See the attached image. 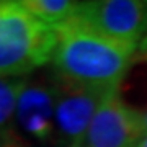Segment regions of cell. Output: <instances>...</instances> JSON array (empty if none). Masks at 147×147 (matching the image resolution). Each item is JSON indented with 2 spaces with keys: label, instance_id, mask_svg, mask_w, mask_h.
I'll return each instance as SVG.
<instances>
[{
  "label": "cell",
  "instance_id": "1",
  "mask_svg": "<svg viewBox=\"0 0 147 147\" xmlns=\"http://www.w3.org/2000/svg\"><path fill=\"white\" fill-rule=\"evenodd\" d=\"M54 31L57 36L53 53L56 75L95 90L119 88L137 46L95 34L72 20Z\"/></svg>",
  "mask_w": 147,
  "mask_h": 147
},
{
  "label": "cell",
  "instance_id": "2",
  "mask_svg": "<svg viewBox=\"0 0 147 147\" xmlns=\"http://www.w3.org/2000/svg\"><path fill=\"white\" fill-rule=\"evenodd\" d=\"M56 31L21 0H0V77H26L53 59Z\"/></svg>",
  "mask_w": 147,
  "mask_h": 147
},
{
  "label": "cell",
  "instance_id": "3",
  "mask_svg": "<svg viewBox=\"0 0 147 147\" xmlns=\"http://www.w3.org/2000/svg\"><path fill=\"white\" fill-rule=\"evenodd\" d=\"M72 21L115 41L139 46L147 31V2L93 0L79 2Z\"/></svg>",
  "mask_w": 147,
  "mask_h": 147
},
{
  "label": "cell",
  "instance_id": "4",
  "mask_svg": "<svg viewBox=\"0 0 147 147\" xmlns=\"http://www.w3.org/2000/svg\"><path fill=\"white\" fill-rule=\"evenodd\" d=\"M56 123L54 142L61 147L84 144L101 101L111 90H95L72 84L56 75ZM116 90V88H115Z\"/></svg>",
  "mask_w": 147,
  "mask_h": 147
},
{
  "label": "cell",
  "instance_id": "5",
  "mask_svg": "<svg viewBox=\"0 0 147 147\" xmlns=\"http://www.w3.org/2000/svg\"><path fill=\"white\" fill-rule=\"evenodd\" d=\"M142 137L141 115L127 105L121 96L119 88H116L101 101L82 146L136 147Z\"/></svg>",
  "mask_w": 147,
  "mask_h": 147
},
{
  "label": "cell",
  "instance_id": "6",
  "mask_svg": "<svg viewBox=\"0 0 147 147\" xmlns=\"http://www.w3.org/2000/svg\"><path fill=\"white\" fill-rule=\"evenodd\" d=\"M56 98L57 93L54 82L44 84L28 79L18 100L13 129L18 127L23 137L36 142L54 141Z\"/></svg>",
  "mask_w": 147,
  "mask_h": 147
},
{
  "label": "cell",
  "instance_id": "7",
  "mask_svg": "<svg viewBox=\"0 0 147 147\" xmlns=\"http://www.w3.org/2000/svg\"><path fill=\"white\" fill-rule=\"evenodd\" d=\"M21 3L34 18L53 30L70 21L79 8V2L72 0H21Z\"/></svg>",
  "mask_w": 147,
  "mask_h": 147
},
{
  "label": "cell",
  "instance_id": "8",
  "mask_svg": "<svg viewBox=\"0 0 147 147\" xmlns=\"http://www.w3.org/2000/svg\"><path fill=\"white\" fill-rule=\"evenodd\" d=\"M26 77H0V136L13 132L16 106L21 92L28 84Z\"/></svg>",
  "mask_w": 147,
  "mask_h": 147
},
{
  "label": "cell",
  "instance_id": "9",
  "mask_svg": "<svg viewBox=\"0 0 147 147\" xmlns=\"http://www.w3.org/2000/svg\"><path fill=\"white\" fill-rule=\"evenodd\" d=\"M0 147H25L23 142L20 141V137L13 132H8V134H2L0 136Z\"/></svg>",
  "mask_w": 147,
  "mask_h": 147
},
{
  "label": "cell",
  "instance_id": "10",
  "mask_svg": "<svg viewBox=\"0 0 147 147\" xmlns=\"http://www.w3.org/2000/svg\"><path fill=\"white\" fill-rule=\"evenodd\" d=\"M139 53H141V56H144V57L147 59V33L144 34V38L141 39V42H139Z\"/></svg>",
  "mask_w": 147,
  "mask_h": 147
},
{
  "label": "cell",
  "instance_id": "11",
  "mask_svg": "<svg viewBox=\"0 0 147 147\" xmlns=\"http://www.w3.org/2000/svg\"><path fill=\"white\" fill-rule=\"evenodd\" d=\"M142 57H144V56H142ZM141 121H142V134L146 137L147 136V110L141 113ZM144 137H142V139H144Z\"/></svg>",
  "mask_w": 147,
  "mask_h": 147
},
{
  "label": "cell",
  "instance_id": "12",
  "mask_svg": "<svg viewBox=\"0 0 147 147\" xmlns=\"http://www.w3.org/2000/svg\"><path fill=\"white\" fill-rule=\"evenodd\" d=\"M136 147H147V136L144 137V139H141V141H139V144H137Z\"/></svg>",
  "mask_w": 147,
  "mask_h": 147
},
{
  "label": "cell",
  "instance_id": "13",
  "mask_svg": "<svg viewBox=\"0 0 147 147\" xmlns=\"http://www.w3.org/2000/svg\"><path fill=\"white\" fill-rule=\"evenodd\" d=\"M69 147H84L82 144H79V146H69Z\"/></svg>",
  "mask_w": 147,
  "mask_h": 147
},
{
  "label": "cell",
  "instance_id": "14",
  "mask_svg": "<svg viewBox=\"0 0 147 147\" xmlns=\"http://www.w3.org/2000/svg\"><path fill=\"white\" fill-rule=\"evenodd\" d=\"M146 33H147V31H146Z\"/></svg>",
  "mask_w": 147,
  "mask_h": 147
}]
</instances>
